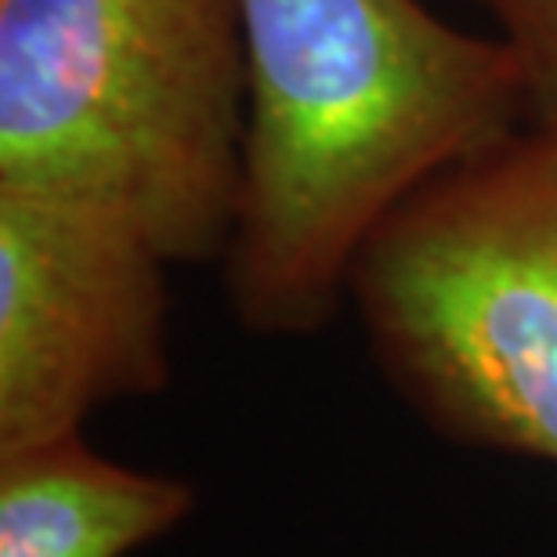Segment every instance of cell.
<instances>
[{
    "instance_id": "obj_1",
    "label": "cell",
    "mask_w": 557,
    "mask_h": 557,
    "mask_svg": "<svg viewBox=\"0 0 557 557\" xmlns=\"http://www.w3.org/2000/svg\"><path fill=\"white\" fill-rule=\"evenodd\" d=\"M247 127L225 250L239 322L300 337L337 315L373 232L438 174L525 127L499 33L423 0H239Z\"/></svg>"
},
{
    "instance_id": "obj_2",
    "label": "cell",
    "mask_w": 557,
    "mask_h": 557,
    "mask_svg": "<svg viewBox=\"0 0 557 557\" xmlns=\"http://www.w3.org/2000/svg\"><path fill=\"white\" fill-rule=\"evenodd\" d=\"M247 127L239 0H0V185L127 210L225 258Z\"/></svg>"
},
{
    "instance_id": "obj_3",
    "label": "cell",
    "mask_w": 557,
    "mask_h": 557,
    "mask_svg": "<svg viewBox=\"0 0 557 557\" xmlns=\"http://www.w3.org/2000/svg\"><path fill=\"white\" fill-rule=\"evenodd\" d=\"M348 297L431 431L557 467V131L518 127L409 196Z\"/></svg>"
},
{
    "instance_id": "obj_4",
    "label": "cell",
    "mask_w": 557,
    "mask_h": 557,
    "mask_svg": "<svg viewBox=\"0 0 557 557\" xmlns=\"http://www.w3.org/2000/svg\"><path fill=\"white\" fill-rule=\"evenodd\" d=\"M166 253L127 210L0 185V449L171 381Z\"/></svg>"
},
{
    "instance_id": "obj_5",
    "label": "cell",
    "mask_w": 557,
    "mask_h": 557,
    "mask_svg": "<svg viewBox=\"0 0 557 557\" xmlns=\"http://www.w3.org/2000/svg\"><path fill=\"white\" fill-rule=\"evenodd\" d=\"M193 507V485L109 460L84 431L0 449V557H131Z\"/></svg>"
},
{
    "instance_id": "obj_6",
    "label": "cell",
    "mask_w": 557,
    "mask_h": 557,
    "mask_svg": "<svg viewBox=\"0 0 557 557\" xmlns=\"http://www.w3.org/2000/svg\"><path fill=\"white\" fill-rule=\"evenodd\" d=\"M525 81V124L557 131V0H478Z\"/></svg>"
}]
</instances>
